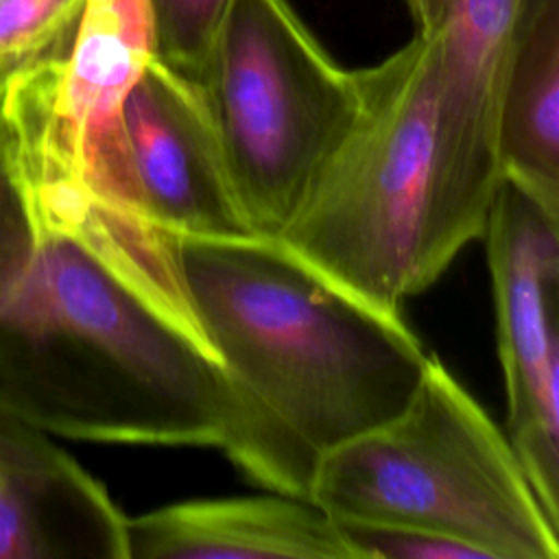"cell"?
I'll return each mask as SVG.
<instances>
[{
    "instance_id": "obj_1",
    "label": "cell",
    "mask_w": 559,
    "mask_h": 559,
    "mask_svg": "<svg viewBox=\"0 0 559 559\" xmlns=\"http://www.w3.org/2000/svg\"><path fill=\"white\" fill-rule=\"evenodd\" d=\"M26 201L33 236L0 258V408L79 441L221 448L234 397L177 236L76 186Z\"/></svg>"
},
{
    "instance_id": "obj_2",
    "label": "cell",
    "mask_w": 559,
    "mask_h": 559,
    "mask_svg": "<svg viewBox=\"0 0 559 559\" xmlns=\"http://www.w3.org/2000/svg\"><path fill=\"white\" fill-rule=\"evenodd\" d=\"M183 277L234 397L221 450L269 491L308 498L319 463L413 397L430 352L400 310L275 236H177Z\"/></svg>"
},
{
    "instance_id": "obj_3",
    "label": "cell",
    "mask_w": 559,
    "mask_h": 559,
    "mask_svg": "<svg viewBox=\"0 0 559 559\" xmlns=\"http://www.w3.org/2000/svg\"><path fill=\"white\" fill-rule=\"evenodd\" d=\"M308 500L336 524L430 531L483 559L559 557V524L507 435L437 354L397 415L319 463Z\"/></svg>"
},
{
    "instance_id": "obj_4",
    "label": "cell",
    "mask_w": 559,
    "mask_h": 559,
    "mask_svg": "<svg viewBox=\"0 0 559 559\" xmlns=\"http://www.w3.org/2000/svg\"><path fill=\"white\" fill-rule=\"evenodd\" d=\"M354 72L356 118L275 238L349 290L400 310L421 293L435 148L432 39L415 35Z\"/></svg>"
},
{
    "instance_id": "obj_5",
    "label": "cell",
    "mask_w": 559,
    "mask_h": 559,
    "mask_svg": "<svg viewBox=\"0 0 559 559\" xmlns=\"http://www.w3.org/2000/svg\"><path fill=\"white\" fill-rule=\"evenodd\" d=\"M203 87L245 214L277 236L356 118V72L288 0H231Z\"/></svg>"
},
{
    "instance_id": "obj_6",
    "label": "cell",
    "mask_w": 559,
    "mask_h": 559,
    "mask_svg": "<svg viewBox=\"0 0 559 559\" xmlns=\"http://www.w3.org/2000/svg\"><path fill=\"white\" fill-rule=\"evenodd\" d=\"M153 57L146 0H85L66 57L0 98L22 192L66 183L131 192L122 107Z\"/></svg>"
},
{
    "instance_id": "obj_7",
    "label": "cell",
    "mask_w": 559,
    "mask_h": 559,
    "mask_svg": "<svg viewBox=\"0 0 559 559\" xmlns=\"http://www.w3.org/2000/svg\"><path fill=\"white\" fill-rule=\"evenodd\" d=\"M480 238L491 275L507 439L559 524V214L500 179Z\"/></svg>"
},
{
    "instance_id": "obj_8",
    "label": "cell",
    "mask_w": 559,
    "mask_h": 559,
    "mask_svg": "<svg viewBox=\"0 0 559 559\" xmlns=\"http://www.w3.org/2000/svg\"><path fill=\"white\" fill-rule=\"evenodd\" d=\"M535 0H450L432 35L435 148L421 280L480 238L502 179L498 111L513 39Z\"/></svg>"
},
{
    "instance_id": "obj_9",
    "label": "cell",
    "mask_w": 559,
    "mask_h": 559,
    "mask_svg": "<svg viewBox=\"0 0 559 559\" xmlns=\"http://www.w3.org/2000/svg\"><path fill=\"white\" fill-rule=\"evenodd\" d=\"M133 199L175 236L255 234L231 181L205 87L153 57L122 107Z\"/></svg>"
},
{
    "instance_id": "obj_10",
    "label": "cell",
    "mask_w": 559,
    "mask_h": 559,
    "mask_svg": "<svg viewBox=\"0 0 559 559\" xmlns=\"http://www.w3.org/2000/svg\"><path fill=\"white\" fill-rule=\"evenodd\" d=\"M50 437L0 408V559H129L127 515Z\"/></svg>"
},
{
    "instance_id": "obj_11",
    "label": "cell",
    "mask_w": 559,
    "mask_h": 559,
    "mask_svg": "<svg viewBox=\"0 0 559 559\" xmlns=\"http://www.w3.org/2000/svg\"><path fill=\"white\" fill-rule=\"evenodd\" d=\"M129 559H356L343 528L308 498H194L127 518Z\"/></svg>"
},
{
    "instance_id": "obj_12",
    "label": "cell",
    "mask_w": 559,
    "mask_h": 559,
    "mask_svg": "<svg viewBox=\"0 0 559 559\" xmlns=\"http://www.w3.org/2000/svg\"><path fill=\"white\" fill-rule=\"evenodd\" d=\"M502 179L559 214V0H535L504 70L498 111Z\"/></svg>"
},
{
    "instance_id": "obj_13",
    "label": "cell",
    "mask_w": 559,
    "mask_h": 559,
    "mask_svg": "<svg viewBox=\"0 0 559 559\" xmlns=\"http://www.w3.org/2000/svg\"><path fill=\"white\" fill-rule=\"evenodd\" d=\"M85 0H0V98L66 57Z\"/></svg>"
},
{
    "instance_id": "obj_14",
    "label": "cell",
    "mask_w": 559,
    "mask_h": 559,
    "mask_svg": "<svg viewBox=\"0 0 559 559\" xmlns=\"http://www.w3.org/2000/svg\"><path fill=\"white\" fill-rule=\"evenodd\" d=\"M231 0H146L155 57L203 85Z\"/></svg>"
},
{
    "instance_id": "obj_15",
    "label": "cell",
    "mask_w": 559,
    "mask_h": 559,
    "mask_svg": "<svg viewBox=\"0 0 559 559\" xmlns=\"http://www.w3.org/2000/svg\"><path fill=\"white\" fill-rule=\"evenodd\" d=\"M356 559H483L478 550L450 537L404 528V526H365L338 524Z\"/></svg>"
},
{
    "instance_id": "obj_16",
    "label": "cell",
    "mask_w": 559,
    "mask_h": 559,
    "mask_svg": "<svg viewBox=\"0 0 559 559\" xmlns=\"http://www.w3.org/2000/svg\"><path fill=\"white\" fill-rule=\"evenodd\" d=\"M33 236L26 199L17 177L11 131L0 111V258Z\"/></svg>"
},
{
    "instance_id": "obj_17",
    "label": "cell",
    "mask_w": 559,
    "mask_h": 559,
    "mask_svg": "<svg viewBox=\"0 0 559 559\" xmlns=\"http://www.w3.org/2000/svg\"><path fill=\"white\" fill-rule=\"evenodd\" d=\"M415 24V35H432L441 24L450 0H404Z\"/></svg>"
}]
</instances>
